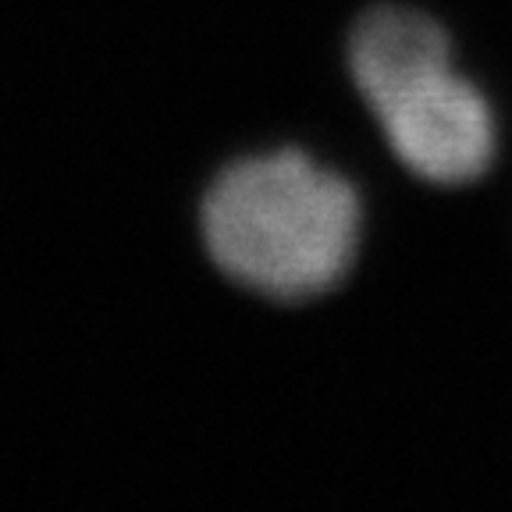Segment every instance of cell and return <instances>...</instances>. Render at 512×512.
<instances>
[{"instance_id":"6da1fadb","label":"cell","mask_w":512,"mask_h":512,"mask_svg":"<svg viewBox=\"0 0 512 512\" xmlns=\"http://www.w3.org/2000/svg\"><path fill=\"white\" fill-rule=\"evenodd\" d=\"M367 232L360 182L299 143L228 160L200 203L207 260L242 296L310 306L356 271Z\"/></svg>"},{"instance_id":"7a4b0ae2","label":"cell","mask_w":512,"mask_h":512,"mask_svg":"<svg viewBox=\"0 0 512 512\" xmlns=\"http://www.w3.org/2000/svg\"><path fill=\"white\" fill-rule=\"evenodd\" d=\"M345 72L384 146L413 178L466 189L498 160L491 96L459 68L438 15L406 0H377L349 22Z\"/></svg>"}]
</instances>
